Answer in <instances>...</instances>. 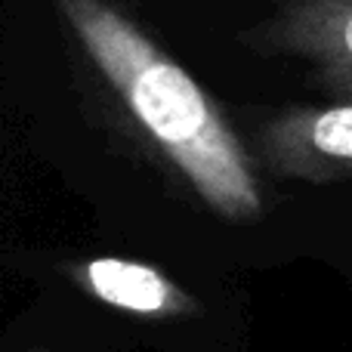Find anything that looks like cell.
I'll use <instances>...</instances> for the list:
<instances>
[{
  "instance_id": "obj_1",
  "label": "cell",
  "mask_w": 352,
  "mask_h": 352,
  "mask_svg": "<svg viewBox=\"0 0 352 352\" xmlns=\"http://www.w3.org/2000/svg\"><path fill=\"white\" fill-rule=\"evenodd\" d=\"M62 34L146 140L226 219L263 213L254 158L201 80L118 0H53Z\"/></svg>"
},
{
  "instance_id": "obj_3",
  "label": "cell",
  "mask_w": 352,
  "mask_h": 352,
  "mask_svg": "<svg viewBox=\"0 0 352 352\" xmlns=\"http://www.w3.org/2000/svg\"><path fill=\"white\" fill-rule=\"evenodd\" d=\"M263 164L309 186L352 179V102L287 105L256 133Z\"/></svg>"
},
{
  "instance_id": "obj_2",
  "label": "cell",
  "mask_w": 352,
  "mask_h": 352,
  "mask_svg": "<svg viewBox=\"0 0 352 352\" xmlns=\"http://www.w3.org/2000/svg\"><path fill=\"white\" fill-rule=\"evenodd\" d=\"M263 16L238 31V43L303 62L331 102H352V0H263Z\"/></svg>"
},
{
  "instance_id": "obj_4",
  "label": "cell",
  "mask_w": 352,
  "mask_h": 352,
  "mask_svg": "<svg viewBox=\"0 0 352 352\" xmlns=\"http://www.w3.org/2000/svg\"><path fill=\"white\" fill-rule=\"evenodd\" d=\"M68 278L99 303L142 318H182L201 312V303L192 294L148 263L93 256L68 266Z\"/></svg>"
}]
</instances>
